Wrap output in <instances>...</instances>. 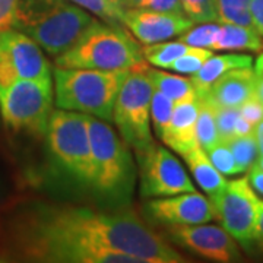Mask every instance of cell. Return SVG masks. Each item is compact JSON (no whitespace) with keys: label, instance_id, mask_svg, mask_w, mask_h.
<instances>
[{"label":"cell","instance_id":"e575fe53","mask_svg":"<svg viewBox=\"0 0 263 263\" xmlns=\"http://www.w3.org/2000/svg\"><path fill=\"white\" fill-rule=\"evenodd\" d=\"M250 13L254 28L263 37V0H250Z\"/></svg>","mask_w":263,"mask_h":263},{"label":"cell","instance_id":"4fadbf2b","mask_svg":"<svg viewBox=\"0 0 263 263\" xmlns=\"http://www.w3.org/2000/svg\"><path fill=\"white\" fill-rule=\"evenodd\" d=\"M148 215L162 226H193L216 219L211 199L199 192H184L165 197H152L145 205Z\"/></svg>","mask_w":263,"mask_h":263},{"label":"cell","instance_id":"f1b7e54d","mask_svg":"<svg viewBox=\"0 0 263 263\" xmlns=\"http://www.w3.org/2000/svg\"><path fill=\"white\" fill-rule=\"evenodd\" d=\"M183 13L193 24L218 22L216 0H181Z\"/></svg>","mask_w":263,"mask_h":263},{"label":"cell","instance_id":"d6986e66","mask_svg":"<svg viewBox=\"0 0 263 263\" xmlns=\"http://www.w3.org/2000/svg\"><path fill=\"white\" fill-rule=\"evenodd\" d=\"M252 66H253V57L250 54H237V53L218 54V56L212 54L196 73L190 75V79L196 85L197 91H205L228 70L240 69V67H252Z\"/></svg>","mask_w":263,"mask_h":263},{"label":"cell","instance_id":"7a4b0ae2","mask_svg":"<svg viewBox=\"0 0 263 263\" xmlns=\"http://www.w3.org/2000/svg\"><path fill=\"white\" fill-rule=\"evenodd\" d=\"M98 19L69 0H19L13 28L25 32L50 56L70 50Z\"/></svg>","mask_w":263,"mask_h":263},{"label":"cell","instance_id":"2e32d148","mask_svg":"<svg viewBox=\"0 0 263 263\" xmlns=\"http://www.w3.org/2000/svg\"><path fill=\"white\" fill-rule=\"evenodd\" d=\"M199 114V97L176 104L168 127L161 138L170 149L180 155L197 145L196 122Z\"/></svg>","mask_w":263,"mask_h":263},{"label":"cell","instance_id":"52a82bcc","mask_svg":"<svg viewBox=\"0 0 263 263\" xmlns=\"http://www.w3.org/2000/svg\"><path fill=\"white\" fill-rule=\"evenodd\" d=\"M46 136L48 149L57 162L79 183L89 187L92 157L88 116L62 108L53 110Z\"/></svg>","mask_w":263,"mask_h":263},{"label":"cell","instance_id":"f546056e","mask_svg":"<svg viewBox=\"0 0 263 263\" xmlns=\"http://www.w3.org/2000/svg\"><path fill=\"white\" fill-rule=\"evenodd\" d=\"M209 160L212 161V164L215 165L216 170L222 174V176H237V174H243L241 170L238 168L237 162L234 160V155L231 149L228 148L224 141L216 142L214 146H211L206 151Z\"/></svg>","mask_w":263,"mask_h":263},{"label":"cell","instance_id":"cb8c5ba5","mask_svg":"<svg viewBox=\"0 0 263 263\" xmlns=\"http://www.w3.org/2000/svg\"><path fill=\"white\" fill-rule=\"evenodd\" d=\"M216 6L219 24H235L254 28L250 0H216Z\"/></svg>","mask_w":263,"mask_h":263},{"label":"cell","instance_id":"1f68e13d","mask_svg":"<svg viewBox=\"0 0 263 263\" xmlns=\"http://www.w3.org/2000/svg\"><path fill=\"white\" fill-rule=\"evenodd\" d=\"M135 8L167 12V13H183L181 0H138Z\"/></svg>","mask_w":263,"mask_h":263},{"label":"cell","instance_id":"836d02e7","mask_svg":"<svg viewBox=\"0 0 263 263\" xmlns=\"http://www.w3.org/2000/svg\"><path fill=\"white\" fill-rule=\"evenodd\" d=\"M240 116L245 117L246 120L252 123V124H257V123L263 120V103L259 101L256 97H252L250 100H247L240 108Z\"/></svg>","mask_w":263,"mask_h":263},{"label":"cell","instance_id":"74e56055","mask_svg":"<svg viewBox=\"0 0 263 263\" xmlns=\"http://www.w3.org/2000/svg\"><path fill=\"white\" fill-rule=\"evenodd\" d=\"M254 130V124L246 120L245 117L238 116L237 119V123H235V130L234 136H243V135H252Z\"/></svg>","mask_w":263,"mask_h":263},{"label":"cell","instance_id":"8fae6325","mask_svg":"<svg viewBox=\"0 0 263 263\" xmlns=\"http://www.w3.org/2000/svg\"><path fill=\"white\" fill-rule=\"evenodd\" d=\"M53 67L43 48L19 29L0 31V88L19 79H44Z\"/></svg>","mask_w":263,"mask_h":263},{"label":"cell","instance_id":"b9f144b4","mask_svg":"<svg viewBox=\"0 0 263 263\" xmlns=\"http://www.w3.org/2000/svg\"><path fill=\"white\" fill-rule=\"evenodd\" d=\"M253 165L254 167H257V168L263 170V155H259V157H257V160L254 161Z\"/></svg>","mask_w":263,"mask_h":263},{"label":"cell","instance_id":"4316f807","mask_svg":"<svg viewBox=\"0 0 263 263\" xmlns=\"http://www.w3.org/2000/svg\"><path fill=\"white\" fill-rule=\"evenodd\" d=\"M218 29H219V22H205V24H199L196 27L193 24L183 34H180L177 40L190 47H202L212 50V44L215 41Z\"/></svg>","mask_w":263,"mask_h":263},{"label":"cell","instance_id":"8992f818","mask_svg":"<svg viewBox=\"0 0 263 263\" xmlns=\"http://www.w3.org/2000/svg\"><path fill=\"white\" fill-rule=\"evenodd\" d=\"M152 92L154 85L145 63L129 70L114 101L111 122L135 154L148 149L155 143L151 132Z\"/></svg>","mask_w":263,"mask_h":263},{"label":"cell","instance_id":"ac0fdd59","mask_svg":"<svg viewBox=\"0 0 263 263\" xmlns=\"http://www.w3.org/2000/svg\"><path fill=\"white\" fill-rule=\"evenodd\" d=\"M212 50L216 51H262L263 37L253 27L219 24Z\"/></svg>","mask_w":263,"mask_h":263},{"label":"cell","instance_id":"9c48e42d","mask_svg":"<svg viewBox=\"0 0 263 263\" xmlns=\"http://www.w3.org/2000/svg\"><path fill=\"white\" fill-rule=\"evenodd\" d=\"M260 199L247 177L227 181L224 192L212 202L216 219L246 250L254 247V230Z\"/></svg>","mask_w":263,"mask_h":263},{"label":"cell","instance_id":"5b68a950","mask_svg":"<svg viewBox=\"0 0 263 263\" xmlns=\"http://www.w3.org/2000/svg\"><path fill=\"white\" fill-rule=\"evenodd\" d=\"M129 70L53 67L57 108L111 122L116 97Z\"/></svg>","mask_w":263,"mask_h":263},{"label":"cell","instance_id":"83f0119b","mask_svg":"<svg viewBox=\"0 0 263 263\" xmlns=\"http://www.w3.org/2000/svg\"><path fill=\"white\" fill-rule=\"evenodd\" d=\"M211 56H212L211 48L189 47L179 59H176L171 63L168 70H173L179 75H193Z\"/></svg>","mask_w":263,"mask_h":263},{"label":"cell","instance_id":"7bdbcfd3","mask_svg":"<svg viewBox=\"0 0 263 263\" xmlns=\"http://www.w3.org/2000/svg\"><path fill=\"white\" fill-rule=\"evenodd\" d=\"M123 2H124V5H126L127 9H129V8H135L136 3H138V0H123Z\"/></svg>","mask_w":263,"mask_h":263},{"label":"cell","instance_id":"ab89813d","mask_svg":"<svg viewBox=\"0 0 263 263\" xmlns=\"http://www.w3.org/2000/svg\"><path fill=\"white\" fill-rule=\"evenodd\" d=\"M254 139L257 142V148H259V155H263V120L257 123L254 126Z\"/></svg>","mask_w":263,"mask_h":263},{"label":"cell","instance_id":"ba28073f","mask_svg":"<svg viewBox=\"0 0 263 263\" xmlns=\"http://www.w3.org/2000/svg\"><path fill=\"white\" fill-rule=\"evenodd\" d=\"M53 76L44 79H19L0 88V114L13 130L46 135L53 113Z\"/></svg>","mask_w":263,"mask_h":263},{"label":"cell","instance_id":"3957f363","mask_svg":"<svg viewBox=\"0 0 263 263\" xmlns=\"http://www.w3.org/2000/svg\"><path fill=\"white\" fill-rule=\"evenodd\" d=\"M145 63L139 41L122 24L100 21L70 50L54 57V66L65 69L132 70Z\"/></svg>","mask_w":263,"mask_h":263},{"label":"cell","instance_id":"44dd1931","mask_svg":"<svg viewBox=\"0 0 263 263\" xmlns=\"http://www.w3.org/2000/svg\"><path fill=\"white\" fill-rule=\"evenodd\" d=\"M199 97V114L196 122V138L197 143L208 151L211 146H214L216 142H219L218 127H216L215 107L214 104L209 103L203 95L197 92Z\"/></svg>","mask_w":263,"mask_h":263},{"label":"cell","instance_id":"d590c367","mask_svg":"<svg viewBox=\"0 0 263 263\" xmlns=\"http://www.w3.org/2000/svg\"><path fill=\"white\" fill-rule=\"evenodd\" d=\"M247 180H249L250 186L254 189V192L263 196V170L252 165L247 171Z\"/></svg>","mask_w":263,"mask_h":263},{"label":"cell","instance_id":"7402d4cb","mask_svg":"<svg viewBox=\"0 0 263 263\" xmlns=\"http://www.w3.org/2000/svg\"><path fill=\"white\" fill-rule=\"evenodd\" d=\"M190 46H186L181 41H161L154 44H146L142 47V53L145 57V62H148L157 69H167L171 63L179 59Z\"/></svg>","mask_w":263,"mask_h":263},{"label":"cell","instance_id":"d6a6232c","mask_svg":"<svg viewBox=\"0 0 263 263\" xmlns=\"http://www.w3.org/2000/svg\"><path fill=\"white\" fill-rule=\"evenodd\" d=\"M18 9L19 0H0V31L13 28Z\"/></svg>","mask_w":263,"mask_h":263},{"label":"cell","instance_id":"f35d334b","mask_svg":"<svg viewBox=\"0 0 263 263\" xmlns=\"http://www.w3.org/2000/svg\"><path fill=\"white\" fill-rule=\"evenodd\" d=\"M254 73H256V79H254V97L263 103V69H256L254 67Z\"/></svg>","mask_w":263,"mask_h":263},{"label":"cell","instance_id":"d4e9b609","mask_svg":"<svg viewBox=\"0 0 263 263\" xmlns=\"http://www.w3.org/2000/svg\"><path fill=\"white\" fill-rule=\"evenodd\" d=\"M231 149L234 160L241 170V173L249 171V168L254 164V161L259 157L257 142L254 139V135H243V136H233L224 141Z\"/></svg>","mask_w":263,"mask_h":263},{"label":"cell","instance_id":"277c9868","mask_svg":"<svg viewBox=\"0 0 263 263\" xmlns=\"http://www.w3.org/2000/svg\"><path fill=\"white\" fill-rule=\"evenodd\" d=\"M92 177L89 189L100 197L123 203L135 187V161L130 146L101 119L88 116Z\"/></svg>","mask_w":263,"mask_h":263},{"label":"cell","instance_id":"7c38bea8","mask_svg":"<svg viewBox=\"0 0 263 263\" xmlns=\"http://www.w3.org/2000/svg\"><path fill=\"white\" fill-rule=\"evenodd\" d=\"M164 234L171 243L208 260L218 263L241 260L240 245L222 226L208 222L193 226H167Z\"/></svg>","mask_w":263,"mask_h":263},{"label":"cell","instance_id":"ffe728a7","mask_svg":"<svg viewBox=\"0 0 263 263\" xmlns=\"http://www.w3.org/2000/svg\"><path fill=\"white\" fill-rule=\"evenodd\" d=\"M148 75L154 85V89L167 95L170 100H173L176 104L197 97L196 85L192 82L190 78L180 76L179 73L173 75V73H167L158 69H149V67H148Z\"/></svg>","mask_w":263,"mask_h":263},{"label":"cell","instance_id":"6da1fadb","mask_svg":"<svg viewBox=\"0 0 263 263\" xmlns=\"http://www.w3.org/2000/svg\"><path fill=\"white\" fill-rule=\"evenodd\" d=\"M13 249L43 263H183L168 241L129 211L38 206L19 219Z\"/></svg>","mask_w":263,"mask_h":263},{"label":"cell","instance_id":"4dcf8cb0","mask_svg":"<svg viewBox=\"0 0 263 263\" xmlns=\"http://www.w3.org/2000/svg\"><path fill=\"white\" fill-rule=\"evenodd\" d=\"M211 103V101H209ZM215 107V105H214ZM240 116L238 108H226V107H215L216 127L219 141H227L234 136L235 123Z\"/></svg>","mask_w":263,"mask_h":263},{"label":"cell","instance_id":"8d00e7d4","mask_svg":"<svg viewBox=\"0 0 263 263\" xmlns=\"http://www.w3.org/2000/svg\"><path fill=\"white\" fill-rule=\"evenodd\" d=\"M254 247L263 252V200L259 202V214H257V222L254 230Z\"/></svg>","mask_w":263,"mask_h":263},{"label":"cell","instance_id":"603a6c76","mask_svg":"<svg viewBox=\"0 0 263 263\" xmlns=\"http://www.w3.org/2000/svg\"><path fill=\"white\" fill-rule=\"evenodd\" d=\"M107 24H122V16L127 9L123 0H69Z\"/></svg>","mask_w":263,"mask_h":263},{"label":"cell","instance_id":"e0dca14e","mask_svg":"<svg viewBox=\"0 0 263 263\" xmlns=\"http://www.w3.org/2000/svg\"><path fill=\"white\" fill-rule=\"evenodd\" d=\"M184 162L187 164L189 170L197 183V186L202 189L211 202H214L219 196L227 186L226 177L216 170V167L209 160L206 151L203 149L199 143L195 145L192 149L181 155Z\"/></svg>","mask_w":263,"mask_h":263},{"label":"cell","instance_id":"30bf717a","mask_svg":"<svg viewBox=\"0 0 263 263\" xmlns=\"http://www.w3.org/2000/svg\"><path fill=\"white\" fill-rule=\"evenodd\" d=\"M136 158L142 197H165L196 190L181 162L167 148L154 143L148 149L138 152Z\"/></svg>","mask_w":263,"mask_h":263},{"label":"cell","instance_id":"9a60e30c","mask_svg":"<svg viewBox=\"0 0 263 263\" xmlns=\"http://www.w3.org/2000/svg\"><path fill=\"white\" fill-rule=\"evenodd\" d=\"M254 79L256 73L253 67L233 69L218 78L205 91L197 92L215 107L240 108L247 100L254 97Z\"/></svg>","mask_w":263,"mask_h":263},{"label":"cell","instance_id":"5bb4252c","mask_svg":"<svg viewBox=\"0 0 263 263\" xmlns=\"http://www.w3.org/2000/svg\"><path fill=\"white\" fill-rule=\"evenodd\" d=\"M122 25L142 46H146L179 37L193 25V22L181 13L129 8L123 13Z\"/></svg>","mask_w":263,"mask_h":263},{"label":"cell","instance_id":"484cf974","mask_svg":"<svg viewBox=\"0 0 263 263\" xmlns=\"http://www.w3.org/2000/svg\"><path fill=\"white\" fill-rule=\"evenodd\" d=\"M174 107L176 103L173 100H170L167 95H164L160 91L154 89L151 98V123L154 126L155 135L160 139L168 127Z\"/></svg>","mask_w":263,"mask_h":263},{"label":"cell","instance_id":"60d3db41","mask_svg":"<svg viewBox=\"0 0 263 263\" xmlns=\"http://www.w3.org/2000/svg\"><path fill=\"white\" fill-rule=\"evenodd\" d=\"M254 67H256V69H263V53L262 54H259V57L256 59Z\"/></svg>","mask_w":263,"mask_h":263}]
</instances>
